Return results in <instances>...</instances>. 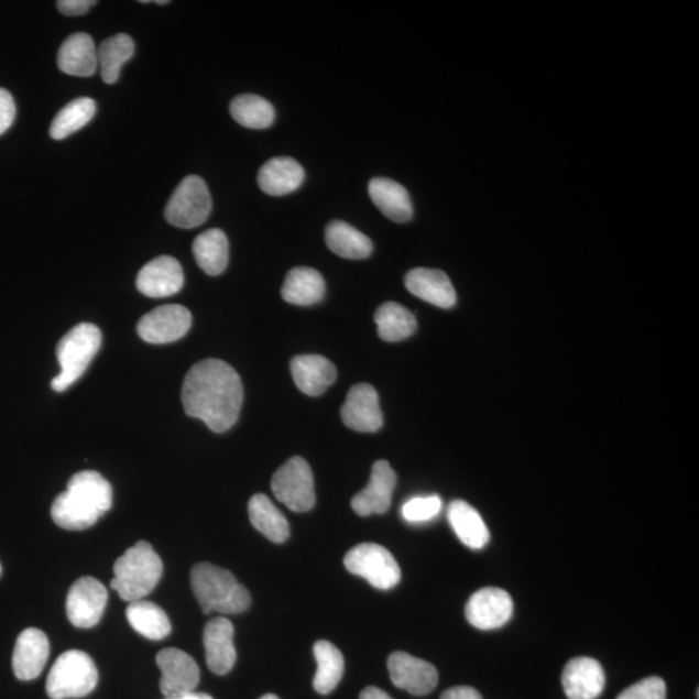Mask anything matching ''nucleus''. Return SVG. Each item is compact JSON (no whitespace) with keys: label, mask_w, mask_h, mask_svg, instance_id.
<instances>
[{"label":"nucleus","mask_w":699,"mask_h":699,"mask_svg":"<svg viewBox=\"0 0 699 699\" xmlns=\"http://www.w3.org/2000/svg\"><path fill=\"white\" fill-rule=\"evenodd\" d=\"M233 624L223 616L215 618L205 625L204 646L206 664L211 673L226 675L237 664V647L233 644Z\"/></svg>","instance_id":"obj_19"},{"label":"nucleus","mask_w":699,"mask_h":699,"mask_svg":"<svg viewBox=\"0 0 699 699\" xmlns=\"http://www.w3.org/2000/svg\"><path fill=\"white\" fill-rule=\"evenodd\" d=\"M342 422L360 433H374L384 425L376 389L370 384L351 387L341 409Z\"/></svg>","instance_id":"obj_15"},{"label":"nucleus","mask_w":699,"mask_h":699,"mask_svg":"<svg viewBox=\"0 0 699 699\" xmlns=\"http://www.w3.org/2000/svg\"><path fill=\"white\" fill-rule=\"evenodd\" d=\"M101 346V332L91 323L78 324L66 334L56 348L62 372L51 382V387L57 393L65 392L77 380L83 378L88 365L98 354Z\"/></svg>","instance_id":"obj_5"},{"label":"nucleus","mask_w":699,"mask_h":699,"mask_svg":"<svg viewBox=\"0 0 699 699\" xmlns=\"http://www.w3.org/2000/svg\"><path fill=\"white\" fill-rule=\"evenodd\" d=\"M343 564L346 570L365 579L378 590H392L402 578L400 565L394 556L379 544H359L348 551Z\"/></svg>","instance_id":"obj_7"},{"label":"nucleus","mask_w":699,"mask_h":699,"mask_svg":"<svg viewBox=\"0 0 699 699\" xmlns=\"http://www.w3.org/2000/svg\"><path fill=\"white\" fill-rule=\"evenodd\" d=\"M406 288L415 297L440 308H450L456 304V292L451 280L444 271L415 269L408 272Z\"/></svg>","instance_id":"obj_21"},{"label":"nucleus","mask_w":699,"mask_h":699,"mask_svg":"<svg viewBox=\"0 0 699 699\" xmlns=\"http://www.w3.org/2000/svg\"><path fill=\"white\" fill-rule=\"evenodd\" d=\"M666 682L652 676L622 691L616 699H666Z\"/></svg>","instance_id":"obj_38"},{"label":"nucleus","mask_w":699,"mask_h":699,"mask_svg":"<svg viewBox=\"0 0 699 699\" xmlns=\"http://www.w3.org/2000/svg\"><path fill=\"white\" fill-rule=\"evenodd\" d=\"M135 44L128 34H116L100 44L98 48V66L101 78L108 85L119 80L124 64L134 56Z\"/></svg>","instance_id":"obj_32"},{"label":"nucleus","mask_w":699,"mask_h":699,"mask_svg":"<svg viewBox=\"0 0 699 699\" xmlns=\"http://www.w3.org/2000/svg\"><path fill=\"white\" fill-rule=\"evenodd\" d=\"M244 401L239 373L219 359H206L190 368L182 387L184 411L216 433L237 424Z\"/></svg>","instance_id":"obj_1"},{"label":"nucleus","mask_w":699,"mask_h":699,"mask_svg":"<svg viewBox=\"0 0 699 699\" xmlns=\"http://www.w3.org/2000/svg\"><path fill=\"white\" fill-rule=\"evenodd\" d=\"M0 574H2V565H0Z\"/></svg>","instance_id":"obj_45"},{"label":"nucleus","mask_w":699,"mask_h":699,"mask_svg":"<svg viewBox=\"0 0 699 699\" xmlns=\"http://www.w3.org/2000/svg\"><path fill=\"white\" fill-rule=\"evenodd\" d=\"M395 484L396 474L392 466L385 460L374 462L370 483L352 499V510L362 517L386 513L392 505Z\"/></svg>","instance_id":"obj_17"},{"label":"nucleus","mask_w":699,"mask_h":699,"mask_svg":"<svg viewBox=\"0 0 699 699\" xmlns=\"http://www.w3.org/2000/svg\"><path fill=\"white\" fill-rule=\"evenodd\" d=\"M249 518L255 529L274 543H284L290 538V524L284 514L263 494L250 499Z\"/></svg>","instance_id":"obj_31"},{"label":"nucleus","mask_w":699,"mask_h":699,"mask_svg":"<svg viewBox=\"0 0 699 699\" xmlns=\"http://www.w3.org/2000/svg\"><path fill=\"white\" fill-rule=\"evenodd\" d=\"M448 521L462 544L470 549H482L490 542V532L481 514L463 500H455L448 506Z\"/></svg>","instance_id":"obj_26"},{"label":"nucleus","mask_w":699,"mask_h":699,"mask_svg":"<svg viewBox=\"0 0 699 699\" xmlns=\"http://www.w3.org/2000/svg\"><path fill=\"white\" fill-rule=\"evenodd\" d=\"M56 6L65 17H83L97 6V2L95 0H61Z\"/></svg>","instance_id":"obj_40"},{"label":"nucleus","mask_w":699,"mask_h":699,"mask_svg":"<svg viewBox=\"0 0 699 699\" xmlns=\"http://www.w3.org/2000/svg\"><path fill=\"white\" fill-rule=\"evenodd\" d=\"M97 113V102L90 98H78L65 106L51 124L50 135L63 140L84 129Z\"/></svg>","instance_id":"obj_36"},{"label":"nucleus","mask_w":699,"mask_h":699,"mask_svg":"<svg viewBox=\"0 0 699 699\" xmlns=\"http://www.w3.org/2000/svg\"><path fill=\"white\" fill-rule=\"evenodd\" d=\"M190 586L205 614H241L252 605V596L233 574L209 563L194 566Z\"/></svg>","instance_id":"obj_3"},{"label":"nucleus","mask_w":699,"mask_h":699,"mask_svg":"<svg viewBox=\"0 0 699 699\" xmlns=\"http://www.w3.org/2000/svg\"><path fill=\"white\" fill-rule=\"evenodd\" d=\"M272 491L293 512L312 511L315 502L314 476L305 459L292 458L272 477Z\"/></svg>","instance_id":"obj_9"},{"label":"nucleus","mask_w":699,"mask_h":699,"mask_svg":"<svg viewBox=\"0 0 699 699\" xmlns=\"http://www.w3.org/2000/svg\"><path fill=\"white\" fill-rule=\"evenodd\" d=\"M230 112L232 119L247 129H267L275 121L274 107L259 95L245 94L234 98Z\"/></svg>","instance_id":"obj_35"},{"label":"nucleus","mask_w":699,"mask_h":699,"mask_svg":"<svg viewBox=\"0 0 699 699\" xmlns=\"http://www.w3.org/2000/svg\"><path fill=\"white\" fill-rule=\"evenodd\" d=\"M193 252L205 274L218 276L227 269L230 245L226 233L219 228H212L198 234L194 241Z\"/></svg>","instance_id":"obj_28"},{"label":"nucleus","mask_w":699,"mask_h":699,"mask_svg":"<svg viewBox=\"0 0 699 699\" xmlns=\"http://www.w3.org/2000/svg\"><path fill=\"white\" fill-rule=\"evenodd\" d=\"M327 247L337 255L348 260H364L371 255L370 238L342 220H334L326 228Z\"/></svg>","instance_id":"obj_29"},{"label":"nucleus","mask_w":699,"mask_h":699,"mask_svg":"<svg viewBox=\"0 0 699 699\" xmlns=\"http://www.w3.org/2000/svg\"><path fill=\"white\" fill-rule=\"evenodd\" d=\"M161 671L160 689L165 698L193 693L200 682V668L186 652L167 647L156 657Z\"/></svg>","instance_id":"obj_11"},{"label":"nucleus","mask_w":699,"mask_h":699,"mask_svg":"<svg viewBox=\"0 0 699 699\" xmlns=\"http://www.w3.org/2000/svg\"><path fill=\"white\" fill-rule=\"evenodd\" d=\"M50 657V642L39 629H26L21 632L14 645L12 667L17 678L31 681L42 674Z\"/></svg>","instance_id":"obj_18"},{"label":"nucleus","mask_w":699,"mask_h":699,"mask_svg":"<svg viewBox=\"0 0 699 699\" xmlns=\"http://www.w3.org/2000/svg\"><path fill=\"white\" fill-rule=\"evenodd\" d=\"M441 510V500L437 495L414 498L402 506V516L411 524L436 518Z\"/></svg>","instance_id":"obj_37"},{"label":"nucleus","mask_w":699,"mask_h":699,"mask_svg":"<svg viewBox=\"0 0 699 699\" xmlns=\"http://www.w3.org/2000/svg\"><path fill=\"white\" fill-rule=\"evenodd\" d=\"M440 699H483L472 687H455L445 691Z\"/></svg>","instance_id":"obj_41"},{"label":"nucleus","mask_w":699,"mask_h":699,"mask_svg":"<svg viewBox=\"0 0 699 699\" xmlns=\"http://www.w3.org/2000/svg\"><path fill=\"white\" fill-rule=\"evenodd\" d=\"M387 668L394 686L407 690L411 695H429L437 687V668L408 653H393L387 659Z\"/></svg>","instance_id":"obj_14"},{"label":"nucleus","mask_w":699,"mask_h":699,"mask_svg":"<svg viewBox=\"0 0 699 699\" xmlns=\"http://www.w3.org/2000/svg\"><path fill=\"white\" fill-rule=\"evenodd\" d=\"M108 603L105 585L92 577L79 578L66 598V615L77 629H92L101 621Z\"/></svg>","instance_id":"obj_10"},{"label":"nucleus","mask_w":699,"mask_h":699,"mask_svg":"<svg viewBox=\"0 0 699 699\" xmlns=\"http://www.w3.org/2000/svg\"><path fill=\"white\" fill-rule=\"evenodd\" d=\"M314 656L316 664H318V671H316L313 682L314 689L320 695L332 693L343 676L342 653L334 644L320 640L314 645Z\"/></svg>","instance_id":"obj_34"},{"label":"nucleus","mask_w":699,"mask_h":699,"mask_svg":"<svg viewBox=\"0 0 699 699\" xmlns=\"http://www.w3.org/2000/svg\"><path fill=\"white\" fill-rule=\"evenodd\" d=\"M110 587L123 601L134 602L151 594L160 583L164 564L150 543L140 540L117 558Z\"/></svg>","instance_id":"obj_4"},{"label":"nucleus","mask_w":699,"mask_h":699,"mask_svg":"<svg viewBox=\"0 0 699 699\" xmlns=\"http://www.w3.org/2000/svg\"><path fill=\"white\" fill-rule=\"evenodd\" d=\"M57 66L65 75L94 76L98 69V48L91 35L86 33L69 35L58 50Z\"/></svg>","instance_id":"obj_22"},{"label":"nucleus","mask_w":699,"mask_h":699,"mask_svg":"<svg viewBox=\"0 0 699 699\" xmlns=\"http://www.w3.org/2000/svg\"><path fill=\"white\" fill-rule=\"evenodd\" d=\"M193 315L181 305H165L145 314L138 323V335L153 345L171 343L186 336Z\"/></svg>","instance_id":"obj_12"},{"label":"nucleus","mask_w":699,"mask_h":699,"mask_svg":"<svg viewBox=\"0 0 699 699\" xmlns=\"http://www.w3.org/2000/svg\"><path fill=\"white\" fill-rule=\"evenodd\" d=\"M212 208L208 186L200 176L189 175L174 190L165 208V219L174 227L190 230L205 223Z\"/></svg>","instance_id":"obj_8"},{"label":"nucleus","mask_w":699,"mask_h":699,"mask_svg":"<svg viewBox=\"0 0 699 699\" xmlns=\"http://www.w3.org/2000/svg\"><path fill=\"white\" fill-rule=\"evenodd\" d=\"M14 119H17V105L12 95L4 88H0V136L10 130Z\"/></svg>","instance_id":"obj_39"},{"label":"nucleus","mask_w":699,"mask_h":699,"mask_svg":"<svg viewBox=\"0 0 699 699\" xmlns=\"http://www.w3.org/2000/svg\"><path fill=\"white\" fill-rule=\"evenodd\" d=\"M184 274L181 263L173 256L161 255L140 270L136 288L145 297L165 298L181 292Z\"/></svg>","instance_id":"obj_16"},{"label":"nucleus","mask_w":699,"mask_h":699,"mask_svg":"<svg viewBox=\"0 0 699 699\" xmlns=\"http://www.w3.org/2000/svg\"><path fill=\"white\" fill-rule=\"evenodd\" d=\"M374 321L378 324L381 340L386 342L406 340L417 329L415 315L395 302H387L380 306L374 314Z\"/></svg>","instance_id":"obj_33"},{"label":"nucleus","mask_w":699,"mask_h":699,"mask_svg":"<svg viewBox=\"0 0 699 699\" xmlns=\"http://www.w3.org/2000/svg\"><path fill=\"white\" fill-rule=\"evenodd\" d=\"M112 485L94 470L73 476L66 491L55 499L51 516L58 527L79 532L94 526L112 507Z\"/></svg>","instance_id":"obj_2"},{"label":"nucleus","mask_w":699,"mask_h":699,"mask_svg":"<svg viewBox=\"0 0 699 699\" xmlns=\"http://www.w3.org/2000/svg\"><path fill=\"white\" fill-rule=\"evenodd\" d=\"M260 699H280V698H278V697H276L275 695H266V696H263V697H262V698H260Z\"/></svg>","instance_id":"obj_44"},{"label":"nucleus","mask_w":699,"mask_h":699,"mask_svg":"<svg viewBox=\"0 0 699 699\" xmlns=\"http://www.w3.org/2000/svg\"><path fill=\"white\" fill-rule=\"evenodd\" d=\"M512 614L513 600L502 588H482L469 599L466 608L468 622L482 631L503 627Z\"/></svg>","instance_id":"obj_13"},{"label":"nucleus","mask_w":699,"mask_h":699,"mask_svg":"<svg viewBox=\"0 0 699 699\" xmlns=\"http://www.w3.org/2000/svg\"><path fill=\"white\" fill-rule=\"evenodd\" d=\"M98 681L92 658L83 651H68L51 668L46 691L51 699L83 698L97 688Z\"/></svg>","instance_id":"obj_6"},{"label":"nucleus","mask_w":699,"mask_h":699,"mask_svg":"<svg viewBox=\"0 0 699 699\" xmlns=\"http://www.w3.org/2000/svg\"><path fill=\"white\" fill-rule=\"evenodd\" d=\"M324 294H326V282L319 271L310 267L291 270L282 288L284 301L297 306L318 304Z\"/></svg>","instance_id":"obj_27"},{"label":"nucleus","mask_w":699,"mask_h":699,"mask_svg":"<svg viewBox=\"0 0 699 699\" xmlns=\"http://www.w3.org/2000/svg\"><path fill=\"white\" fill-rule=\"evenodd\" d=\"M359 699H393L390 697L386 691L376 688V687H368L362 693H360Z\"/></svg>","instance_id":"obj_42"},{"label":"nucleus","mask_w":699,"mask_h":699,"mask_svg":"<svg viewBox=\"0 0 699 699\" xmlns=\"http://www.w3.org/2000/svg\"><path fill=\"white\" fill-rule=\"evenodd\" d=\"M291 371L301 392L310 396L321 395L337 379L336 367L321 356L296 357Z\"/></svg>","instance_id":"obj_23"},{"label":"nucleus","mask_w":699,"mask_h":699,"mask_svg":"<svg viewBox=\"0 0 699 699\" xmlns=\"http://www.w3.org/2000/svg\"><path fill=\"white\" fill-rule=\"evenodd\" d=\"M127 616L131 627L152 642H160L171 635L172 623L156 603L145 600L130 602Z\"/></svg>","instance_id":"obj_30"},{"label":"nucleus","mask_w":699,"mask_h":699,"mask_svg":"<svg viewBox=\"0 0 699 699\" xmlns=\"http://www.w3.org/2000/svg\"><path fill=\"white\" fill-rule=\"evenodd\" d=\"M304 181V167L291 157L271 159L259 173L260 187L270 196L290 195L297 190Z\"/></svg>","instance_id":"obj_25"},{"label":"nucleus","mask_w":699,"mask_h":699,"mask_svg":"<svg viewBox=\"0 0 699 699\" xmlns=\"http://www.w3.org/2000/svg\"><path fill=\"white\" fill-rule=\"evenodd\" d=\"M165 699H215V698L206 693H196V691H193V693H189L186 696L172 697V698H165Z\"/></svg>","instance_id":"obj_43"},{"label":"nucleus","mask_w":699,"mask_h":699,"mask_svg":"<svg viewBox=\"0 0 699 699\" xmlns=\"http://www.w3.org/2000/svg\"><path fill=\"white\" fill-rule=\"evenodd\" d=\"M563 687L569 699H598L605 688V673L593 658H574L564 668Z\"/></svg>","instance_id":"obj_20"},{"label":"nucleus","mask_w":699,"mask_h":699,"mask_svg":"<svg viewBox=\"0 0 699 699\" xmlns=\"http://www.w3.org/2000/svg\"><path fill=\"white\" fill-rule=\"evenodd\" d=\"M368 194L382 215L393 222L406 223L414 216L409 194L398 182L374 178L368 184Z\"/></svg>","instance_id":"obj_24"}]
</instances>
